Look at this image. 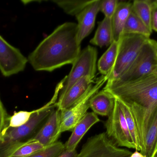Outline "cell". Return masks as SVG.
Segmentation results:
<instances>
[{
  "instance_id": "cell-7",
  "label": "cell",
  "mask_w": 157,
  "mask_h": 157,
  "mask_svg": "<svg viewBox=\"0 0 157 157\" xmlns=\"http://www.w3.org/2000/svg\"><path fill=\"white\" fill-rule=\"evenodd\" d=\"M105 123L106 134L118 147L136 149L122 107L121 102L115 98V105Z\"/></svg>"
},
{
  "instance_id": "cell-6",
  "label": "cell",
  "mask_w": 157,
  "mask_h": 157,
  "mask_svg": "<svg viewBox=\"0 0 157 157\" xmlns=\"http://www.w3.org/2000/svg\"><path fill=\"white\" fill-rule=\"evenodd\" d=\"M98 50L90 45L81 51L78 58L72 64L70 73L64 77L63 86L59 96L69 90L77 81L85 77L94 79L97 70Z\"/></svg>"
},
{
  "instance_id": "cell-30",
  "label": "cell",
  "mask_w": 157,
  "mask_h": 157,
  "mask_svg": "<svg viewBox=\"0 0 157 157\" xmlns=\"http://www.w3.org/2000/svg\"><path fill=\"white\" fill-rule=\"evenodd\" d=\"M77 154L78 153L76 150L71 151L65 149L57 157H76Z\"/></svg>"
},
{
  "instance_id": "cell-5",
  "label": "cell",
  "mask_w": 157,
  "mask_h": 157,
  "mask_svg": "<svg viewBox=\"0 0 157 157\" xmlns=\"http://www.w3.org/2000/svg\"><path fill=\"white\" fill-rule=\"evenodd\" d=\"M157 69V41L149 38L127 71L116 81L124 82L149 75Z\"/></svg>"
},
{
  "instance_id": "cell-26",
  "label": "cell",
  "mask_w": 157,
  "mask_h": 157,
  "mask_svg": "<svg viewBox=\"0 0 157 157\" xmlns=\"http://www.w3.org/2000/svg\"><path fill=\"white\" fill-rule=\"evenodd\" d=\"M65 149V145L57 141L53 144L26 157H57Z\"/></svg>"
},
{
  "instance_id": "cell-9",
  "label": "cell",
  "mask_w": 157,
  "mask_h": 157,
  "mask_svg": "<svg viewBox=\"0 0 157 157\" xmlns=\"http://www.w3.org/2000/svg\"><path fill=\"white\" fill-rule=\"evenodd\" d=\"M108 77L101 76L98 78L92 87L78 103L69 109L60 111V133L73 131L76 124L82 120L90 108V98L107 83Z\"/></svg>"
},
{
  "instance_id": "cell-14",
  "label": "cell",
  "mask_w": 157,
  "mask_h": 157,
  "mask_svg": "<svg viewBox=\"0 0 157 157\" xmlns=\"http://www.w3.org/2000/svg\"><path fill=\"white\" fill-rule=\"evenodd\" d=\"M98 115L93 112H87L82 120L76 124L68 141L64 144L65 149L76 150L80 141L93 125L100 122Z\"/></svg>"
},
{
  "instance_id": "cell-3",
  "label": "cell",
  "mask_w": 157,
  "mask_h": 157,
  "mask_svg": "<svg viewBox=\"0 0 157 157\" xmlns=\"http://www.w3.org/2000/svg\"><path fill=\"white\" fill-rule=\"evenodd\" d=\"M57 98L52 97L49 102L35 110L29 121L17 128L7 125L0 135V157H10L12 153L32 138L44 124L54 108Z\"/></svg>"
},
{
  "instance_id": "cell-27",
  "label": "cell",
  "mask_w": 157,
  "mask_h": 157,
  "mask_svg": "<svg viewBox=\"0 0 157 157\" xmlns=\"http://www.w3.org/2000/svg\"><path fill=\"white\" fill-rule=\"evenodd\" d=\"M119 1L117 0H103L101 1L100 11H101L105 17L112 18L116 10Z\"/></svg>"
},
{
  "instance_id": "cell-4",
  "label": "cell",
  "mask_w": 157,
  "mask_h": 157,
  "mask_svg": "<svg viewBox=\"0 0 157 157\" xmlns=\"http://www.w3.org/2000/svg\"><path fill=\"white\" fill-rule=\"evenodd\" d=\"M149 38L138 34L122 35L119 40L116 61L110 73L107 76V83L116 81L127 71Z\"/></svg>"
},
{
  "instance_id": "cell-19",
  "label": "cell",
  "mask_w": 157,
  "mask_h": 157,
  "mask_svg": "<svg viewBox=\"0 0 157 157\" xmlns=\"http://www.w3.org/2000/svg\"><path fill=\"white\" fill-rule=\"evenodd\" d=\"M157 155V108L153 114L145 141L144 157H156Z\"/></svg>"
},
{
  "instance_id": "cell-24",
  "label": "cell",
  "mask_w": 157,
  "mask_h": 157,
  "mask_svg": "<svg viewBox=\"0 0 157 157\" xmlns=\"http://www.w3.org/2000/svg\"><path fill=\"white\" fill-rule=\"evenodd\" d=\"M121 102L122 107L123 110L129 131L131 134L134 144L135 145L136 150L140 152L141 147L140 146V142H139L137 127H136L134 119L128 107L121 101Z\"/></svg>"
},
{
  "instance_id": "cell-25",
  "label": "cell",
  "mask_w": 157,
  "mask_h": 157,
  "mask_svg": "<svg viewBox=\"0 0 157 157\" xmlns=\"http://www.w3.org/2000/svg\"><path fill=\"white\" fill-rule=\"evenodd\" d=\"M34 112L35 110L20 111L15 112L13 115L9 116L7 126L11 128H17L24 125L29 121Z\"/></svg>"
},
{
  "instance_id": "cell-1",
  "label": "cell",
  "mask_w": 157,
  "mask_h": 157,
  "mask_svg": "<svg viewBox=\"0 0 157 157\" xmlns=\"http://www.w3.org/2000/svg\"><path fill=\"white\" fill-rule=\"evenodd\" d=\"M103 89L129 108L134 119L143 155L145 141L157 108V69L149 75L124 82L106 83Z\"/></svg>"
},
{
  "instance_id": "cell-18",
  "label": "cell",
  "mask_w": 157,
  "mask_h": 157,
  "mask_svg": "<svg viewBox=\"0 0 157 157\" xmlns=\"http://www.w3.org/2000/svg\"><path fill=\"white\" fill-rule=\"evenodd\" d=\"M119 41H113L98 61V69L102 76H108L112 70L117 58Z\"/></svg>"
},
{
  "instance_id": "cell-31",
  "label": "cell",
  "mask_w": 157,
  "mask_h": 157,
  "mask_svg": "<svg viewBox=\"0 0 157 157\" xmlns=\"http://www.w3.org/2000/svg\"><path fill=\"white\" fill-rule=\"evenodd\" d=\"M130 157H144L140 152L136 151L134 153L132 154V155Z\"/></svg>"
},
{
  "instance_id": "cell-33",
  "label": "cell",
  "mask_w": 157,
  "mask_h": 157,
  "mask_svg": "<svg viewBox=\"0 0 157 157\" xmlns=\"http://www.w3.org/2000/svg\"><path fill=\"white\" fill-rule=\"evenodd\" d=\"M156 157H157V155L156 156Z\"/></svg>"
},
{
  "instance_id": "cell-17",
  "label": "cell",
  "mask_w": 157,
  "mask_h": 157,
  "mask_svg": "<svg viewBox=\"0 0 157 157\" xmlns=\"http://www.w3.org/2000/svg\"><path fill=\"white\" fill-rule=\"evenodd\" d=\"M114 41L112 18L105 17L99 23L94 37L90 43L98 47L110 46Z\"/></svg>"
},
{
  "instance_id": "cell-12",
  "label": "cell",
  "mask_w": 157,
  "mask_h": 157,
  "mask_svg": "<svg viewBox=\"0 0 157 157\" xmlns=\"http://www.w3.org/2000/svg\"><path fill=\"white\" fill-rule=\"evenodd\" d=\"M93 83L94 79L89 77L80 78L65 93L59 96L57 108L62 111L73 107L88 92Z\"/></svg>"
},
{
  "instance_id": "cell-21",
  "label": "cell",
  "mask_w": 157,
  "mask_h": 157,
  "mask_svg": "<svg viewBox=\"0 0 157 157\" xmlns=\"http://www.w3.org/2000/svg\"><path fill=\"white\" fill-rule=\"evenodd\" d=\"M132 10L151 31L152 1L136 0L132 3Z\"/></svg>"
},
{
  "instance_id": "cell-8",
  "label": "cell",
  "mask_w": 157,
  "mask_h": 157,
  "mask_svg": "<svg viewBox=\"0 0 157 157\" xmlns=\"http://www.w3.org/2000/svg\"><path fill=\"white\" fill-rule=\"evenodd\" d=\"M132 154L117 146L103 132L89 138L76 157H130Z\"/></svg>"
},
{
  "instance_id": "cell-15",
  "label": "cell",
  "mask_w": 157,
  "mask_h": 157,
  "mask_svg": "<svg viewBox=\"0 0 157 157\" xmlns=\"http://www.w3.org/2000/svg\"><path fill=\"white\" fill-rule=\"evenodd\" d=\"M115 98L109 92L103 89L94 95L90 100V108L96 114L108 116L115 105Z\"/></svg>"
},
{
  "instance_id": "cell-29",
  "label": "cell",
  "mask_w": 157,
  "mask_h": 157,
  "mask_svg": "<svg viewBox=\"0 0 157 157\" xmlns=\"http://www.w3.org/2000/svg\"><path fill=\"white\" fill-rule=\"evenodd\" d=\"M151 27L152 30L157 32V4L152 1Z\"/></svg>"
},
{
  "instance_id": "cell-11",
  "label": "cell",
  "mask_w": 157,
  "mask_h": 157,
  "mask_svg": "<svg viewBox=\"0 0 157 157\" xmlns=\"http://www.w3.org/2000/svg\"><path fill=\"white\" fill-rule=\"evenodd\" d=\"M60 111L54 108L36 133L29 140L37 141L48 147L57 142L60 133Z\"/></svg>"
},
{
  "instance_id": "cell-2",
  "label": "cell",
  "mask_w": 157,
  "mask_h": 157,
  "mask_svg": "<svg viewBox=\"0 0 157 157\" xmlns=\"http://www.w3.org/2000/svg\"><path fill=\"white\" fill-rule=\"evenodd\" d=\"M78 25L66 22L60 25L40 42L28 58L36 71L52 72L72 64L81 52Z\"/></svg>"
},
{
  "instance_id": "cell-13",
  "label": "cell",
  "mask_w": 157,
  "mask_h": 157,
  "mask_svg": "<svg viewBox=\"0 0 157 157\" xmlns=\"http://www.w3.org/2000/svg\"><path fill=\"white\" fill-rule=\"evenodd\" d=\"M100 0H94L76 16L78 21V39L81 43L93 30L98 13L100 11Z\"/></svg>"
},
{
  "instance_id": "cell-23",
  "label": "cell",
  "mask_w": 157,
  "mask_h": 157,
  "mask_svg": "<svg viewBox=\"0 0 157 157\" xmlns=\"http://www.w3.org/2000/svg\"><path fill=\"white\" fill-rule=\"evenodd\" d=\"M37 141L29 140L23 145L16 149L10 157H26L46 148Z\"/></svg>"
},
{
  "instance_id": "cell-10",
  "label": "cell",
  "mask_w": 157,
  "mask_h": 157,
  "mask_svg": "<svg viewBox=\"0 0 157 157\" xmlns=\"http://www.w3.org/2000/svg\"><path fill=\"white\" fill-rule=\"evenodd\" d=\"M28 62L18 49L0 35V71L4 76L8 77L24 71Z\"/></svg>"
},
{
  "instance_id": "cell-28",
  "label": "cell",
  "mask_w": 157,
  "mask_h": 157,
  "mask_svg": "<svg viewBox=\"0 0 157 157\" xmlns=\"http://www.w3.org/2000/svg\"><path fill=\"white\" fill-rule=\"evenodd\" d=\"M9 116L0 97V135L7 125Z\"/></svg>"
},
{
  "instance_id": "cell-22",
  "label": "cell",
  "mask_w": 157,
  "mask_h": 157,
  "mask_svg": "<svg viewBox=\"0 0 157 157\" xmlns=\"http://www.w3.org/2000/svg\"><path fill=\"white\" fill-rule=\"evenodd\" d=\"M93 1L55 0L52 2L69 15L76 16Z\"/></svg>"
},
{
  "instance_id": "cell-20",
  "label": "cell",
  "mask_w": 157,
  "mask_h": 157,
  "mask_svg": "<svg viewBox=\"0 0 157 157\" xmlns=\"http://www.w3.org/2000/svg\"><path fill=\"white\" fill-rule=\"evenodd\" d=\"M152 32V31L147 27L142 20L132 10L124 26L123 35L127 34H138L150 37Z\"/></svg>"
},
{
  "instance_id": "cell-32",
  "label": "cell",
  "mask_w": 157,
  "mask_h": 157,
  "mask_svg": "<svg viewBox=\"0 0 157 157\" xmlns=\"http://www.w3.org/2000/svg\"><path fill=\"white\" fill-rule=\"evenodd\" d=\"M154 2H155V3L156 4H157V0H156V1H154Z\"/></svg>"
},
{
  "instance_id": "cell-16",
  "label": "cell",
  "mask_w": 157,
  "mask_h": 157,
  "mask_svg": "<svg viewBox=\"0 0 157 157\" xmlns=\"http://www.w3.org/2000/svg\"><path fill=\"white\" fill-rule=\"evenodd\" d=\"M132 3L119 2L112 18L114 41H118L123 35L124 26L132 10Z\"/></svg>"
}]
</instances>
